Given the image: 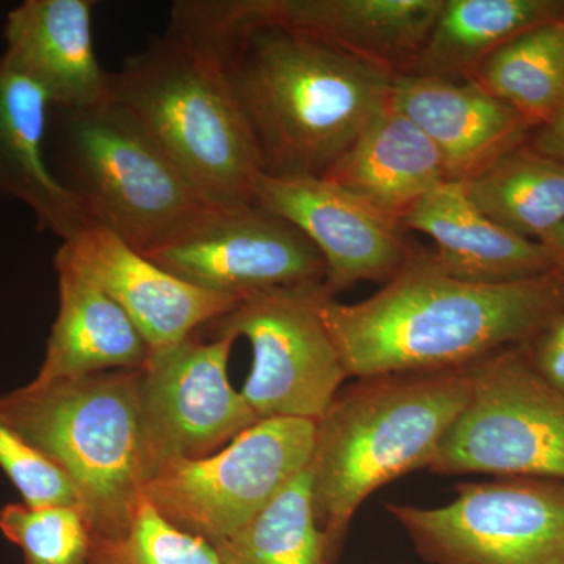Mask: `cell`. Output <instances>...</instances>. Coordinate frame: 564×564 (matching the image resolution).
I'll use <instances>...</instances> for the list:
<instances>
[{
  "label": "cell",
  "instance_id": "1",
  "mask_svg": "<svg viewBox=\"0 0 564 564\" xmlns=\"http://www.w3.org/2000/svg\"><path fill=\"white\" fill-rule=\"evenodd\" d=\"M174 7L209 32L262 174L323 177L389 106L395 74L285 31L229 20L215 0Z\"/></svg>",
  "mask_w": 564,
  "mask_h": 564
},
{
  "label": "cell",
  "instance_id": "2",
  "mask_svg": "<svg viewBox=\"0 0 564 564\" xmlns=\"http://www.w3.org/2000/svg\"><path fill=\"white\" fill-rule=\"evenodd\" d=\"M317 307L347 377L433 372L532 343L564 310V272L484 284L413 252L370 299L339 303L323 285Z\"/></svg>",
  "mask_w": 564,
  "mask_h": 564
},
{
  "label": "cell",
  "instance_id": "3",
  "mask_svg": "<svg viewBox=\"0 0 564 564\" xmlns=\"http://www.w3.org/2000/svg\"><path fill=\"white\" fill-rule=\"evenodd\" d=\"M110 99L161 144L207 204L251 203L261 159L209 32L172 7L162 35L110 76Z\"/></svg>",
  "mask_w": 564,
  "mask_h": 564
},
{
  "label": "cell",
  "instance_id": "4",
  "mask_svg": "<svg viewBox=\"0 0 564 564\" xmlns=\"http://www.w3.org/2000/svg\"><path fill=\"white\" fill-rule=\"evenodd\" d=\"M466 367L364 378L315 423L307 473L315 518L336 560L352 516L381 486L430 467L469 402Z\"/></svg>",
  "mask_w": 564,
  "mask_h": 564
},
{
  "label": "cell",
  "instance_id": "5",
  "mask_svg": "<svg viewBox=\"0 0 564 564\" xmlns=\"http://www.w3.org/2000/svg\"><path fill=\"white\" fill-rule=\"evenodd\" d=\"M140 378L111 370L0 395V421L69 478L93 534L124 533L152 475Z\"/></svg>",
  "mask_w": 564,
  "mask_h": 564
},
{
  "label": "cell",
  "instance_id": "6",
  "mask_svg": "<svg viewBox=\"0 0 564 564\" xmlns=\"http://www.w3.org/2000/svg\"><path fill=\"white\" fill-rule=\"evenodd\" d=\"M46 154L93 220L141 254L207 204L144 126L110 98L85 109L51 107Z\"/></svg>",
  "mask_w": 564,
  "mask_h": 564
},
{
  "label": "cell",
  "instance_id": "7",
  "mask_svg": "<svg viewBox=\"0 0 564 564\" xmlns=\"http://www.w3.org/2000/svg\"><path fill=\"white\" fill-rule=\"evenodd\" d=\"M464 367L469 402L429 469L564 481V393L534 370L525 345Z\"/></svg>",
  "mask_w": 564,
  "mask_h": 564
},
{
  "label": "cell",
  "instance_id": "8",
  "mask_svg": "<svg viewBox=\"0 0 564 564\" xmlns=\"http://www.w3.org/2000/svg\"><path fill=\"white\" fill-rule=\"evenodd\" d=\"M314 440L315 422L262 419L214 455L165 464L141 496L182 532L217 545L307 469Z\"/></svg>",
  "mask_w": 564,
  "mask_h": 564
},
{
  "label": "cell",
  "instance_id": "9",
  "mask_svg": "<svg viewBox=\"0 0 564 564\" xmlns=\"http://www.w3.org/2000/svg\"><path fill=\"white\" fill-rule=\"evenodd\" d=\"M388 510L433 564H564V481L462 485L444 507Z\"/></svg>",
  "mask_w": 564,
  "mask_h": 564
},
{
  "label": "cell",
  "instance_id": "10",
  "mask_svg": "<svg viewBox=\"0 0 564 564\" xmlns=\"http://www.w3.org/2000/svg\"><path fill=\"white\" fill-rule=\"evenodd\" d=\"M323 285L272 289L243 296L214 325L215 337H245L252 348L242 395L262 419L317 423L347 380L321 314Z\"/></svg>",
  "mask_w": 564,
  "mask_h": 564
},
{
  "label": "cell",
  "instance_id": "11",
  "mask_svg": "<svg viewBox=\"0 0 564 564\" xmlns=\"http://www.w3.org/2000/svg\"><path fill=\"white\" fill-rule=\"evenodd\" d=\"M180 280L221 295L325 285L321 252L292 223L258 203L206 204L147 252Z\"/></svg>",
  "mask_w": 564,
  "mask_h": 564
},
{
  "label": "cell",
  "instance_id": "12",
  "mask_svg": "<svg viewBox=\"0 0 564 564\" xmlns=\"http://www.w3.org/2000/svg\"><path fill=\"white\" fill-rule=\"evenodd\" d=\"M234 343L228 336L204 343L192 334L150 352L140 369V400L152 475L172 462L214 455L259 422L229 381Z\"/></svg>",
  "mask_w": 564,
  "mask_h": 564
},
{
  "label": "cell",
  "instance_id": "13",
  "mask_svg": "<svg viewBox=\"0 0 564 564\" xmlns=\"http://www.w3.org/2000/svg\"><path fill=\"white\" fill-rule=\"evenodd\" d=\"M252 202L313 242L325 262L329 295L361 281L392 280L414 252L399 221L325 177L261 174Z\"/></svg>",
  "mask_w": 564,
  "mask_h": 564
},
{
  "label": "cell",
  "instance_id": "14",
  "mask_svg": "<svg viewBox=\"0 0 564 564\" xmlns=\"http://www.w3.org/2000/svg\"><path fill=\"white\" fill-rule=\"evenodd\" d=\"M444 0H217L229 20L278 25L406 74Z\"/></svg>",
  "mask_w": 564,
  "mask_h": 564
},
{
  "label": "cell",
  "instance_id": "15",
  "mask_svg": "<svg viewBox=\"0 0 564 564\" xmlns=\"http://www.w3.org/2000/svg\"><path fill=\"white\" fill-rule=\"evenodd\" d=\"M62 245L129 315L151 351L182 343L242 300L180 280L95 220Z\"/></svg>",
  "mask_w": 564,
  "mask_h": 564
},
{
  "label": "cell",
  "instance_id": "16",
  "mask_svg": "<svg viewBox=\"0 0 564 564\" xmlns=\"http://www.w3.org/2000/svg\"><path fill=\"white\" fill-rule=\"evenodd\" d=\"M392 109L399 110L440 150L447 180L464 182L529 141V124L474 80L399 74Z\"/></svg>",
  "mask_w": 564,
  "mask_h": 564
},
{
  "label": "cell",
  "instance_id": "17",
  "mask_svg": "<svg viewBox=\"0 0 564 564\" xmlns=\"http://www.w3.org/2000/svg\"><path fill=\"white\" fill-rule=\"evenodd\" d=\"M93 0H25L3 25L2 57L39 85L52 107L85 109L109 101L111 73L93 46Z\"/></svg>",
  "mask_w": 564,
  "mask_h": 564
},
{
  "label": "cell",
  "instance_id": "18",
  "mask_svg": "<svg viewBox=\"0 0 564 564\" xmlns=\"http://www.w3.org/2000/svg\"><path fill=\"white\" fill-rule=\"evenodd\" d=\"M54 265L58 276V314L33 383H55L144 367L150 358V345L129 315L63 245L55 254Z\"/></svg>",
  "mask_w": 564,
  "mask_h": 564
},
{
  "label": "cell",
  "instance_id": "19",
  "mask_svg": "<svg viewBox=\"0 0 564 564\" xmlns=\"http://www.w3.org/2000/svg\"><path fill=\"white\" fill-rule=\"evenodd\" d=\"M51 107L50 96L0 54V202L25 204L40 228L65 243L93 218L51 170Z\"/></svg>",
  "mask_w": 564,
  "mask_h": 564
},
{
  "label": "cell",
  "instance_id": "20",
  "mask_svg": "<svg viewBox=\"0 0 564 564\" xmlns=\"http://www.w3.org/2000/svg\"><path fill=\"white\" fill-rule=\"evenodd\" d=\"M400 223L429 236L436 243L434 258L459 280L500 284L558 270L543 243L516 236L478 210L462 182H444Z\"/></svg>",
  "mask_w": 564,
  "mask_h": 564
},
{
  "label": "cell",
  "instance_id": "21",
  "mask_svg": "<svg viewBox=\"0 0 564 564\" xmlns=\"http://www.w3.org/2000/svg\"><path fill=\"white\" fill-rule=\"evenodd\" d=\"M323 177L399 223L448 181L440 150L391 104Z\"/></svg>",
  "mask_w": 564,
  "mask_h": 564
},
{
  "label": "cell",
  "instance_id": "22",
  "mask_svg": "<svg viewBox=\"0 0 564 564\" xmlns=\"http://www.w3.org/2000/svg\"><path fill=\"white\" fill-rule=\"evenodd\" d=\"M564 17V0H444L406 74L473 80L478 66L530 29Z\"/></svg>",
  "mask_w": 564,
  "mask_h": 564
},
{
  "label": "cell",
  "instance_id": "23",
  "mask_svg": "<svg viewBox=\"0 0 564 564\" xmlns=\"http://www.w3.org/2000/svg\"><path fill=\"white\" fill-rule=\"evenodd\" d=\"M462 185L489 220L533 242H543L564 221V163L529 141Z\"/></svg>",
  "mask_w": 564,
  "mask_h": 564
},
{
  "label": "cell",
  "instance_id": "24",
  "mask_svg": "<svg viewBox=\"0 0 564 564\" xmlns=\"http://www.w3.org/2000/svg\"><path fill=\"white\" fill-rule=\"evenodd\" d=\"M533 128L564 106V17L530 29L492 52L473 77Z\"/></svg>",
  "mask_w": 564,
  "mask_h": 564
},
{
  "label": "cell",
  "instance_id": "25",
  "mask_svg": "<svg viewBox=\"0 0 564 564\" xmlns=\"http://www.w3.org/2000/svg\"><path fill=\"white\" fill-rule=\"evenodd\" d=\"M214 547L220 564H329L307 469L252 521Z\"/></svg>",
  "mask_w": 564,
  "mask_h": 564
},
{
  "label": "cell",
  "instance_id": "26",
  "mask_svg": "<svg viewBox=\"0 0 564 564\" xmlns=\"http://www.w3.org/2000/svg\"><path fill=\"white\" fill-rule=\"evenodd\" d=\"M87 564H220L214 545L182 532L141 496L120 536L91 534Z\"/></svg>",
  "mask_w": 564,
  "mask_h": 564
},
{
  "label": "cell",
  "instance_id": "27",
  "mask_svg": "<svg viewBox=\"0 0 564 564\" xmlns=\"http://www.w3.org/2000/svg\"><path fill=\"white\" fill-rule=\"evenodd\" d=\"M0 532L21 549L24 564H87L90 556L91 527L80 507L9 503Z\"/></svg>",
  "mask_w": 564,
  "mask_h": 564
},
{
  "label": "cell",
  "instance_id": "28",
  "mask_svg": "<svg viewBox=\"0 0 564 564\" xmlns=\"http://www.w3.org/2000/svg\"><path fill=\"white\" fill-rule=\"evenodd\" d=\"M0 469L17 486L29 507L68 505L80 507L79 494L69 478L39 448L0 421Z\"/></svg>",
  "mask_w": 564,
  "mask_h": 564
},
{
  "label": "cell",
  "instance_id": "29",
  "mask_svg": "<svg viewBox=\"0 0 564 564\" xmlns=\"http://www.w3.org/2000/svg\"><path fill=\"white\" fill-rule=\"evenodd\" d=\"M525 347L534 370L564 393V310Z\"/></svg>",
  "mask_w": 564,
  "mask_h": 564
},
{
  "label": "cell",
  "instance_id": "30",
  "mask_svg": "<svg viewBox=\"0 0 564 564\" xmlns=\"http://www.w3.org/2000/svg\"><path fill=\"white\" fill-rule=\"evenodd\" d=\"M534 150L564 163V106L556 117L530 135Z\"/></svg>",
  "mask_w": 564,
  "mask_h": 564
},
{
  "label": "cell",
  "instance_id": "31",
  "mask_svg": "<svg viewBox=\"0 0 564 564\" xmlns=\"http://www.w3.org/2000/svg\"><path fill=\"white\" fill-rule=\"evenodd\" d=\"M554 254L556 265L564 272V221L541 242Z\"/></svg>",
  "mask_w": 564,
  "mask_h": 564
}]
</instances>
